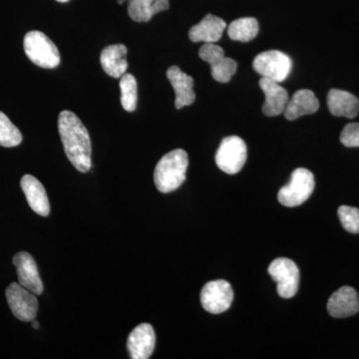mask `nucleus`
<instances>
[{
	"instance_id": "obj_15",
	"label": "nucleus",
	"mask_w": 359,
	"mask_h": 359,
	"mask_svg": "<svg viewBox=\"0 0 359 359\" xmlns=\"http://www.w3.org/2000/svg\"><path fill=\"white\" fill-rule=\"evenodd\" d=\"M167 77L176 94V100H175L176 109L192 105L196 100V94L193 90V78L180 69L178 66H171L167 71Z\"/></svg>"
},
{
	"instance_id": "obj_26",
	"label": "nucleus",
	"mask_w": 359,
	"mask_h": 359,
	"mask_svg": "<svg viewBox=\"0 0 359 359\" xmlns=\"http://www.w3.org/2000/svg\"><path fill=\"white\" fill-rule=\"evenodd\" d=\"M342 145L348 148H359V123L347 124L340 135Z\"/></svg>"
},
{
	"instance_id": "obj_20",
	"label": "nucleus",
	"mask_w": 359,
	"mask_h": 359,
	"mask_svg": "<svg viewBox=\"0 0 359 359\" xmlns=\"http://www.w3.org/2000/svg\"><path fill=\"white\" fill-rule=\"evenodd\" d=\"M327 106L330 113L337 117L353 119L359 112L358 97L344 90L332 89L328 92Z\"/></svg>"
},
{
	"instance_id": "obj_28",
	"label": "nucleus",
	"mask_w": 359,
	"mask_h": 359,
	"mask_svg": "<svg viewBox=\"0 0 359 359\" xmlns=\"http://www.w3.org/2000/svg\"><path fill=\"white\" fill-rule=\"evenodd\" d=\"M56 1H58V2H63V4H65V2L69 1V0H56Z\"/></svg>"
},
{
	"instance_id": "obj_10",
	"label": "nucleus",
	"mask_w": 359,
	"mask_h": 359,
	"mask_svg": "<svg viewBox=\"0 0 359 359\" xmlns=\"http://www.w3.org/2000/svg\"><path fill=\"white\" fill-rule=\"evenodd\" d=\"M233 292L230 283L224 280L205 283L201 292V304L208 313L219 314L228 311L233 304Z\"/></svg>"
},
{
	"instance_id": "obj_11",
	"label": "nucleus",
	"mask_w": 359,
	"mask_h": 359,
	"mask_svg": "<svg viewBox=\"0 0 359 359\" xmlns=\"http://www.w3.org/2000/svg\"><path fill=\"white\" fill-rule=\"evenodd\" d=\"M13 263L18 271V283L23 287L36 295L43 292V283L40 278L39 269L32 255L26 252H20L13 257Z\"/></svg>"
},
{
	"instance_id": "obj_21",
	"label": "nucleus",
	"mask_w": 359,
	"mask_h": 359,
	"mask_svg": "<svg viewBox=\"0 0 359 359\" xmlns=\"http://www.w3.org/2000/svg\"><path fill=\"white\" fill-rule=\"evenodd\" d=\"M169 8V0H128V14L136 22H148L155 14Z\"/></svg>"
},
{
	"instance_id": "obj_25",
	"label": "nucleus",
	"mask_w": 359,
	"mask_h": 359,
	"mask_svg": "<svg viewBox=\"0 0 359 359\" xmlns=\"http://www.w3.org/2000/svg\"><path fill=\"white\" fill-rule=\"evenodd\" d=\"M337 214L344 230L351 233H359V209L358 208L341 205L339 208Z\"/></svg>"
},
{
	"instance_id": "obj_3",
	"label": "nucleus",
	"mask_w": 359,
	"mask_h": 359,
	"mask_svg": "<svg viewBox=\"0 0 359 359\" xmlns=\"http://www.w3.org/2000/svg\"><path fill=\"white\" fill-rule=\"evenodd\" d=\"M23 46L29 60L39 67L53 69L60 65L57 47L43 32H28L25 35Z\"/></svg>"
},
{
	"instance_id": "obj_27",
	"label": "nucleus",
	"mask_w": 359,
	"mask_h": 359,
	"mask_svg": "<svg viewBox=\"0 0 359 359\" xmlns=\"http://www.w3.org/2000/svg\"><path fill=\"white\" fill-rule=\"evenodd\" d=\"M32 327L34 330H39V323L36 320H32Z\"/></svg>"
},
{
	"instance_id": "obj_1",
	"label": "nucleus",
	"mask_w": 359,
	"mask_h": 359,
	"mask_svg": "<svg viewBox=\"0 0 359 359\" xmlns=\"http://www.w3.org/2000/svg\"><path fill=\"white\" fill-rule=\"evenodd\" d=\"M58 131L71 164L81 173L89 172L92 166L91 141L79 118L70 111H62L59 114Z\"/></svg>"
},
{
	"instance_id": "obj_13",
	"label": "nucleus",
	"mask_w": 359,
	"mask_h": 359,
	"mask_svg": "<svg viewBox=\"0 0 359 359\" xmlns=\"http://www.w3.org/2000/svg\"><path fill=\"white\" fill-rule=\"evenodd\" d=\"M327 311L332 318H344L359 311V295L351 287H342L334 292L327 302Z\"/></svg>"
},
{
	"instance_id": "obj_18",
	"label": "nucleus",
	"mask_w": 359,
	"mask_h": 359,
	"mask_svg": "<svg viewBox=\"0 0 359 359\" xmlns=\"http://www.w3.org/2000/svg\"><path fill=\"white\" fill-rule=\"evenodd\" d=\"M226 26V22L222 18L207 14L200 23L191 28L189 39L193 42L215 43L222 39Z\"/></svg>"
},
{
	"instance_id": "obj_19",
	"label": "nucleus",
	"mask_w": 359,
	"mask_h": 359,
	"mask_svg": "<svg viewBox=\"0 0 359 359\" xmlns=\"http://www.w3.org/2000/svg\"><path fill=\"white\" fill-rule=\"evenodd\" d=\"M128 49L124 44L109 45L101 52L100 62L106 74L113 78H121L128 69L125 56Z\"/></svg>"
},
{
	"instance_id": "obj_17",
	"label": "nucleus",
	"mask_w": 359,
	"mask_h": 359,
	"mask_svg": "<svg viewBox=\"0 0 359 359\" xmlns=\"http://www.w3.org/2000/svg\"><path fill=\"white\" fill-rule=\"evenodd\" d=\"M320 108V102L311 90L301 89L290 99L283 115L290 121L299 119L302 116L311 115Z\"/></svg>"
},
{
	"instance_id": "obj_29",
	"label": "nucleus",
	"mask_w": 359,
	"mask_h": 359,
	"mask_svg": "<svg viewBox=\"0 0 359 359\" xmlns=\"http://www.w3.org/2000/svg\"><path fill=\"white\" fill-rule=\"evenodd\" d=\"M125 0H118V4H124Z\"/></svg>"
},
{
	"instance_id": "obj_9",
	"label": "nucleus",
	"mask_w": 359,
	"mask_h": 359,
	"mask_svg": "<svg viewBox=\"0 0 359 359\" xmlns=\"http://www.w3.org/2000/svg\"><path fill=\"white\" fill-rule=\"evenodd\" d=\"M199 56L211 65L212 76L219 83H228L237 71L238 63L226 57L222 47L215 43H205L201 47Z\"/></svg>"
},
{
	"instance_id": "obj_6",
	"label": "nucleus",
	"mask_w": 359,
	"mask_h": 359,
	"mask_svg": "<svg viewBox=\"0 0 359 359\" xmlns=\"http://www.w3.org/2000/svg\"><path fill=\"white\" fill-rule=\"evenodd\" d=\"M269 273L276 283L278 294L283 299H292L299 290V269L292 259L278 257L271 262Z\"/></svg>"
},
{
	"instance_id": "obj_16",
	"label": "nucleus",
	"mask_w": 359,
	"mask_h": 359,
	"mask_svg": "<svg viewBox=\"0 0 359 359\" xmlns=\"http://www.w3.org/2000/svg\"><path fill=\"white\" fill-rule=\"evenodd\" d=\"M20 186L25 193L28 205L33 211L42 217L49 216L50 204H49L46 191H45L41 182L32 175H25L21 179Z\"/></svg>"
},
{
	"instance_id": "obj_14",
	"label": "nucleus",
	"mask_w": 359,
	"mask_h": 359,
	"mask_svg": "<svg viewBox=\"0 0 359 359\" xmlns=\"http://www.w3.org/2000/svg\"><path fill=\"white\" fill-rule=\"evenodd\" d=\"M259 87L266 96L263 105L264 114L268 117H276V116L283 114L285 106L290 100L287 90L280 86L278 82L263 77L259 80Z\"/></svg>"
},
{
	"instance_id": "obj_4",
	"label": "nucleus",
	"mask_w": 359,
	"mask_h": 359,
	"mask_svg": "<svg viewBox=\"0 0 359 359\" xmlns=\"http://www.w3.org/2000/svg\"><path fill=\"white\" fill-rule=\"evenodd\" d=\"M314 177L308 169L299 168L292 172L290 183L283 186L278 194V200L285 207H297L306 202L313 193Z\"/></svg>"
},
{
	"instance_id": "obj_8",
	"label": "nucleus",
	"mask_w": 359,
	"mask_h": 359,
	"mask_svg": "<svg viewBox=\"0 0 359 359\" xmlns=\"http://www.w3.org/2000/svg\"><path fill=\"white\" fill-rule=\"evenodd\" d=\"M7 304L16 318L25 323L35 320L39 311L36 294L25 289L20 283H13L7 287Z\"/></svg>"
},
{
	"instance_id": "obj_22",
	"label": "nucleus",
	"mask_w": 359,
	"mask_h": 359,
	"mask_svg": "<svg viewBox=\"0 0 359 359\" xmlns=\"http://www.w3.org/2000/svg\"><path fill=\"white\" fill-rule=\"evenodd\" d=\"M259 30V22L256 18H243L231 23L228 28V34L235 41L249 42L256 39Z\"/></svg>"
},
{
	"instance_id": "obj_5",
	"label": "nucleus",
	"mask_w": 359,
	"mask_h": 359,
	"mask_svg": "<svg viewBox=\"0 0 359 359\" xmlns=\"http://www.w3.org/2000/svg\"><path fill=\"white\" fill-rule=\"evenodd\" d=\"M252 67L262 77L280 83L289 77L292 61L282 51L269 50L256 56Z\"/></svg>"
},
{
	"instance_id": "obj_2",
	"label": "nucleus",
	"mask_w": 359,
	"mask_h": 359,
	"mask_svg": "<svg viewBox=\"0 0 359 359\" xmlns=\"http://www.w3.org/2000/svg\"><path fill=\"white\" fill-rule=\"evenodd\" d=\"M189 157L183 149H176L163 156L155 168L154 182L159 192H173L185 182Z\"/></svg>"
},
{
	"instance_id": "obj_7",
	"label": "nucleus",
	"mask_w": 359,
	"mask_h": 359,
	"mask_svg": "<svg viewBox=\"0 0 359 359\" xmlns=\"http://www.w3.org/2000/svg\"><path fill=\"white\" fill-rule=\"evenodd\" d=\"M247 145L242 138L230 136L222 141L216 153L217 166L224 173L237 174L244 167L247 161Z\"/></svg>"
},
{
	"instance_id": "obj_24",
	"label": "nucleus",
	"mask_w": 359,
	"mask_h": 359,
	"mask_svg": "<svg viewBox=\"0 0 359 359\" xmlns=\"http://www.w3.org/2000/svg\"><path fill=\"white\" fill-rule=\"evenodd\" d=\"M120 89L122 107L128 112H134L137 108L136 78L129 73H125L120 79Z\"/></svg>"
},
{
	"instance_id": "obj_12",
	"label": "nucleus",
	"mask_w": 359,
	"mask_h": 359,
	"mask_svg": "<svg viewBox=\"0 0 359 359\" xmlns=\"http://www.w3.org/2000/svg\"><path fill=\"white\" fill-rule=\"evenodd\" d=\"M156 344L154 328L149 323H141L132 330L127 340V349L132 359H148Z\"/></svg>"
},
{
	"instance_id": "obj_23",
	"label": "nucleus",
	"mask_w": 359,
	"mask_h": 359,
	"mask_svg": "<svg viewBox=\"0 0 359 359\" xmlns=\"http://www.w3.org/2000/svg\"><path fill=\"white\" fill-rule=\"evenodd\" d=\"M22 142L20 129L0 111V146L6 148L16 147Z\"/></svg>"
}]
</instances>
